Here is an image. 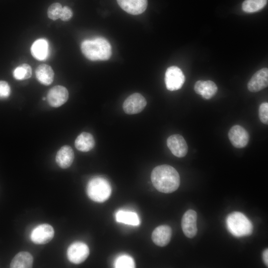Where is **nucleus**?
I'll return each instance as SVG.
<instances>
[{
  "label": "nucleus",
  "mask_w": 268,
  "mask_h": 268,
  "mask_svg": "<svg viewBox=\"0 0 268 268\" xmlns=\"http://www.w3.org/2000/svg\"><path fill=\"white\" fill-rule=\"evenodd\" d=\"M151 180L154 187L163 193H171L180 185L179 173L172 166L161 165L155 167L151 174Z\"/></svg>",
  "instance_id": "1"
},
{
  "label": "nucleus",
  "mask_w": 268,
  "mask_h": 268,
  "mask_svg": "<svg viewBox=\"0 0 268 268\" xmlns=\"http://www.w3.org/2000/svg\"><path fill=\"white\" fill-rule=\"evenodd\" d=\"M80 48L83 55L92 61L108 60L112 55L110 44L103 37L85 40L81 43Z\"/></svg>",
  "instance_id": "2"
},
{
  "label": "nucleus",
  "mask_w": 268,
  "mask_h": 268,
  "mask_svg": "<svg viewBox=\"0 0 268 268\" xmlns=\"http://www.w3.org/2000/svg\"><path fill=\"white\" fill-rule=\"evenodd\" d=\"M226 223L229 231L235 237L249 236L253 231L251 221L240 212L235 211L229 214L226 218Z\"/></svg>",
  "instance_id": "3"
},
{
  "label": "nucleus",
  "mask_w": 268,
  "mask_h": 268,
  "mask_svg": "<svg viewBox=\"0 0 268 268\" xmlns=\"http://www.w3.org/2000/svg\"><path fill=\"white\" fill-rule=\"evenodd\" d=\"M86 193L91 200L95 202H103L110 197L111 188L106 179L100 177H96L88 182Z\"/></svg>",
  "instance_id": "4"
},
{
  "label": "nucleus",
  "mask_w": 268,
  "mask_h": 268,
  "mask_svg": "<svg viewBox=\"0 0 268 268\" xmlns=\"http://www.w3.org/2000/svg\"><path fill=\"white\" fill-rule=\"evenodd\" d=\"M185 81V75L179 67L171 66L167 69L165 74V83L168 90L175 91L180 89Z\"/></svg>",
  "instance_id": "5"
},
{
  "label": "nucleus",
  "mask_w": 268,
  "mask_h": 268,
  "mask_svg": "<svg viewBox=\"0 0 268 268\" xmlns=\"http://www.w3.org/2000/svg\"><path fill=\"white\" fill-rule=\"evenodd\" d=\"M89 255L87 245L82 242H75L67 250V257L72 263L79 264L83 262Z\"/></svg>",
  "instance_id": "6"
},
{
  "label": "nucleus",
  "mask_w": 268,
  "mask_h": 268,
  "mask_svg": "<svg viewBox=\"0 0 268 268\" xmlns=\"http://www.w3.org/2000/svg\"><path fill=\"white\" fill-rule=\"evenodd\" d=\"M54 233V229L51 225L41 224L32 230L30 236V239L35 244H45L53 239Z\"/></svg>",
  "instance_id": "7"
},
{
  "label": "nucleus",
  "mask_w": 268,
  "mask_h": 268,
  "mask_svg": "<svg viewBox=\"0 0 268 268\" xmlns=\"http://www.w3.org/2000/svg\"><path fill=\"white\" fill-rule=\"evenodd\" d=\"M145 98L140 93L130 95L124 101L123 109L128 114H135L141 112L146 105Z\"/></svg>",
  "instance_id": "8"
},
{
  "label": "nucleus",
  "mask_w": 268,
  "mask_h": 268,
  "mask_svg": "<svg viewBox=\"0 0 268 268\" xmlns=\"http://www.w3.org/2000/svg\"><path fill=\"white\" fill-rule=\"evenodd\" d=\"M68 98L67 89L62 85L52 87L48 91L47 99L49 104L53 107H59L65 104Z\"/></svg>",
  "instance_id": "9"
},
{
  "label": "nucleus",
  "mask_w": 268,
  "mask_h": 268,
  "mask_svg": "<svg viewBox=\"0 0 268 268\" xmlns=\"http://www.w3.org/2000/svg\"><path fill=\"white\" fill-rule=\"evenodd\" d=\"M197 213L193 209H189L184 214L182 218L181 226L186 237L192 238L197 234Z\"/></svg>",
  "instance_id": "10"
},
{
  "label": "nucleus",
  "mask_w": 268,
  "mask_h": 268,
  "mask_svg": "<svg viewBox=\"0 0 268 268\" xmlns=\"http://www.w3.org/2000/svg\"><path fill=\"white\" fill-rule=\"evenodd\" d=\"M228 137L232 144L236 148L245 147L249 140L248 132L239 125L233 126L228 132Z\"/></svg>",
  "instance_id": "11"
},
{
  "label": "nucleus",
  "mask_w": 268,
  "mask_h": 268,
  "mask_svg": "<svg viewBox=\"0 0 268 268\" xmlns=\"http://www.w3.org/2000/svg\"><path fill=\"white\" fill-rule=\"evenodd\" d=\"M167 145L172 154L178 157H184L188 152V145L184 137L178 134L170 136L167 139Z\"/></svg>",
  "instance_id": "12"
},
{
  "label": "nucleus",
  "mask_w": 268,
  "mask_h": 268,
  "mask_svg": "<svg viewBox=\"0 0 268 268\" xmlns=\"http://www.w3.org/2000/svg\"><path fill=\"white\" fill-rule=\"evenodd\" d=\"M268 85V69L263 68L252 76L247 84L248 90L257 92L265 88Z\"/></svg>",
  "instance_id": "13"
},
{
  "label": "nucleus",
  "mask_w": 268,
  "mask_h": 268,
  "mask_svg": "<svg viewBox=\"0 0 268 268\" xmlns=\"http://www.w3.org/2000/svg\"><path fill=\"white\" fill-rule=\"evenodd\" d=\"M119 6L127 13L138 15L146 9L147 0H117Z\"/></svg>",
  "instance_id": "14"
},
{
  "label": "nucleus",
  "mask_w": 268,
  "mask_h": 268,
  "mask_svg": "<svg viewBox=\"0 0 268 268\" xmlns=\"http://www.w3.org/2000/svg\"><path fill=\"white\" fill-rule=\"evenodd\" d=\"M172 236V229L168 225H160L154 229L152 233L151 238L155 244L164 247L170 242Z\"/></svg>",
  "instance_id": "15"
},
{
  "label": "nucleus",
  "mask_w": 268,
  "mask_h": 268,
  "mask_svg": "<svg viewBox=\"0 0 268 268\" xmlns=\"http://www.w3.org/2000/svg\"><path fill=\"white\" fill-rule=\"evenodd\" d=\"M195 92L204 99H210L215 95L218 88L216 84L211 80H198L194 85Z\"/></svg>",
  "instance_id": "16"
},
{
  "label": "nucleus",
  "mask_w": 268,
  "mask_h": 268,
  "mask_svg": "<svg viewBox=\"0 0 268 268\" xmlns=\"http://www.w3.org/2000/svg\"><path fill=\"white\" fill-rule=\"evenodd\" d=\"M74 152L69 145L62 146L57 152L56 161L59 166L66 169L70 166L74 160Z\"/></svg>",
  "instance_id": "17"
},
{
  "label": "nucleus",
  "mask_w": 268,
  "mask_h": 268,
  "mask_svg": "<svg viewBox=\"0 0 268 268\" xmlns=\"http://www.w3.org/2000/svg\"><path fill=\"white\" fill-rule=\"evenodd\" d=\"M49 44L45 39H39L33 42L31 47V53L33 57L37 60L44 61L48 57L49 53Z\"/></svg>",
  "instance_id": "18"
},
{
  "label": "nucleus",
  "mask_w": 268,
  "mask_h": 268,
  "mask_svg": "<svg viewBox=\"0 0 268 268\" xmlns=\"http://www.w3.org/2000/svg\"><path fill=\"white\" fill-rule=\"evenodd\" d=\"M35 74L38 81L44 85H50L54 80V72L48 65H39L36 69Z\"/></svg>",
  "instance_id": "19"
},
{
  "label": "nucleus",
  "mask_w": 268,
  "mask_h": 268,
  "mask_svg": "<svg viewBox=\"0 0 268 268\" xmlns=\"http://www.w3.org/2000/svg\"><path fill=\"white\" fill-rule=\"evenodd\" d=\"M74 145L76 148L79 151L87 152L94 147L95 140L91 134L83 132L75 139Z\"/></svg>",
  "instance_id": "20"
},
{
  "label": "nucleus",
  "mask_w": 268,
  "mask_h": 268,
  "mask_svg": "<svg viewBox=\"0 0 268 268\" xmlns=\"http://www.w3.org/2000/svg\"><path fill=\"white\" fill-rule=\"evenodd\" d=\"M33 258L28 252L22 251L12 259L10 267L11 268H30L32 267Z\"/></svg>",
  "instance_id": "21"
},
{
  "label": "nucleus",
  "mask_w": 268,
  "mask_h": 268,
  "mask_svg": "<svg viewBox=\"0 0 268 268\" xmlns=\"http://www.w3.org/2000/svg\"><path fill=\"white\" fill-rule=\"evenodd\" d=\"M117 222L133 226L138 225L140 220L138 215L134 212L120 210L115 214Z\"/></svg>",
  "instance_id": "22"
},
{
  "label": "nucleus",
  "mask_w": 268,
  "mask_h": 268,
  "mask_svg": "<svg viewBox=\"0 0 268 268\" xmlns=\"http://www.w3.org/2000/svg\"><path fill=\"white\" fill-rule=\"evenodd\" d=\"M268 0H245L242 3L243 11L248 13L257 12L264 8Z\"/></svg>",
  "instance_id": "23"
},
{
  "label": "nucleus",
  "mask_w": 268,
  "mask_h": 268,
  "mask_svg": "<svg viewBox=\"0 0 268 268\" xmlns=\"http://www.w3.org/2000/svg\"><path fill=\"white\" fill-rule=\"evenodd\" d=\"M13 75L17 80L27 79L32 75L31 67L27 64H22L14 69Z\"/></svg>",
  "instance_id": "24"
},
{
  "label": "nucleus",
  "mask_w": 268,
  "mask_h": 268,
  "mask_svg": "<svg viewBox=\"0 0 268 268\" xmlns=\"http://www.w3.org/2000/svg\"><path fill=\"white\" fill-rule=\"evenodd\" d=\"M135 266L133 258L128 255L119 256L114 262V267L116 268H133Z\"/></svg>",
  "instance_id": "25"
},
{
  "label": "nucleus",
  "mask_w": 268,
  "mask_h": 268,
  "mask_svg": "<svg viewBox=\"0 0 268 268\" xmlns=\"http://www.w3.org/2000/svg\"><path fill=\"white\" fill-rule=\"evenodd\" d=\"M63 7L58 2L52 3L48 8V16L49 18L55 20L60 18Z\"/></svg>",
  "instance_id": "26"
},
{
  "label": "nucleus",
  "mask_w": 268,
  "mask_h": 268,
  "mask_svg": "<svg viewBox=\"0 0 268 268\" xmlns=\"http://www.w3.org/2000/svg\"><path fill=\"white\" fill-rule=\"evenodd\" d=\"M259 116L261 121L266 124H268V103H262L259 109Z\"/></svg>",
  "instance_id": "27"
},
{
  "label": "nucleus",
  "mask_w": 268,
  "mask_h": 268,
  "mask_svg": "<svg viewBox=\"0 0 268 268\" xmlns=\"http://www.w3.org/2000/svg\"><path fill=\"white\" fill-rule=\"evenodd\" d=\"M10 87L5 81L0 80V99L8 98L10 94Z\"/></svg>",
  "instance_id": "28"
},
{
  "label": "nucleus",
  "mask_w": 268,
  "mask_h": 268,
  "mask_svg": "<svg viewBox=\"0 0 268 268\" xmlns=\"http://www.w3.org/2000/svg\"><path fill=\"white\" fill-rule=\"evenodd\" d=\"M73 16L71 9L67 6L63 7L60 19L64 21L69 20Z\"/></svg>",
  "instance_id": "29"
},
{
  "label": "nucleus",
  "mask_w": 268,
  "mask_h": 268,
  "mask_svg": "<svg viewBox=\"0 0 268 268\" xmlns=\"http://www.w3.org/2000/svg\"><path fill=\"white\" fill-rule=\"evenodd\" d=\"M263 259L265 265L268 267V250L266 249L263 253Z\"/></svg>",
  "instance_id": "30"
},
{
  "label": "nucleus",
  "mask_w": 268,
  "mask_h": 268,
  "mask_svg": "<svg viewBox=\"0 0 268 268\" xmlns=\"http://www.w3.org/2000/svg\"><path fill=\"white\" fill-rule=\"evenodd\" d=\"M45 99H46L45 97H43V100H45Z\"/></svg>",
  "instance_id": "31"
}]
</instances>
